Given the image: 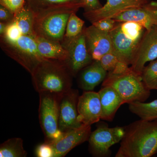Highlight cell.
<instances>
[{
    "mask_svg": "<svg viewBox=\"0 0 157 157\" xmlns=\"http://www.w3.org/2000/svg\"><path fill=\"white\" fill-rule=\"evenodd\" d=\"M26 0H0L1 5L9 9L14 15L21 10Z\"/></svg>",
    "mask_w": 157,
    "mask_h": 157,
    "instance_id": "28",
    "label": "cell"
},
{
    "mask_svg": "<svg viewBox=\"0 0 157 157\" xmlns=\"http://www.w3.org/2000/svg\"><path fill=\"white\" fill-rule=\"evenodd\" d=\"M98 93L102 108L101 119L112 121L118 109L124 104L122 100L115 90L109 86H102Z\"/></svg>",
    "mask_w": 157,
    "mask_h": 157,
    "instance_id": "19",
    "label": "cell"
},
{
    "mask_svg": "<svg viewBox=\"0 0 157 157\" xmlns=\"http://www.w3.org/2000/svg\"><path fill=\"white\" fill-rule=\"evenodd\" d=\"M72 13L69 11H53L35 14V36L61 43Z\"/></svg>",
    "mask_w": 157,
    "mask_h": 157,
    "instance_id": "7",
    "label": "cell"
},
{
    "mask_svg": "<svg viewBox=\"0 0 157 157\" xmlns=\"http://www.w3.org/2000/svg\"><path fill=\"white\" fill-rule=\"evenodd\" d=\"M156 13H157V11H156Z\"/></svg>",
    "mask_w": 157,
    "mask_h": 157,
    "instance_id": "35",
    "label": "cell"
},
{
    "mask_svg": "<svg viewBox=\"0 0 157 157\" xmlns=\"http://www.w3.org/2000/svg\"><path fill=\"white\" fill-rule=\"evenodd\" d=\"M84 30L87 50L94 60L100 61L106 54L112 52L109 32L101 30L93 25Z\"/></svg>",
    "mask_w": 157,
    "mask_h": 157,
    "instance_id": "15",
    "label": "cell"
},
{
    "mask_svg": "<svg viewBox=\"0 0 157 157\" xmlns=\"http://www.w3.org/2000/svg\"><path fill=\"white\" fill-rule=\"evenodd\" d=\"M22 35L20 29L17 24L13 21L12 22L8 24L5 34L2 36L9 41H16Z\"/></svg>",
    "mask_w": 157,
    "mask_h": 157,
    "instance_id": "26",
    "label": "cell"
},
{
    "mask_svg": "<svg viewBox=\"0 0 157 157\" xmlns=\"http://www.w3.org/2000/svg\"><path fill=\"white\" fill-rule=\"evenodd\" d=\"M77 120L83 124L90 125L101 119L102 108L98 92L84 91L78 98Z\"/></svg>",
    "mask_w": 157,
    "mask_h": 157,
    "instance_id": "14",
    "label": "cell"
},
{
    "mask_svg": "<svg viewBox=\"0 0 157 157\" xmlns=\"http://www.w3.org/2000/svg\"><path fill=\"white\" fill-rule=\"evenodd\" d=\"M14 15L9 9L1 5L0 6V20L2 22L9 24L14 19Z\"/></svg>",
    "mask_w": 157,
    "mask_h": 157,
    "instance_id": "31",
    "label": "cell"
},
{
    "mask_svg": "<svg viewBox=\"0 0 157 157\" xmlns=\"http://www.w3.org/2000/svg\"><path fill=\"white\" fill-rule=\"evenodd\" d=\"M100 62L103 68L108 72L114 70L119 60L114 54L109 52L102 57Z\"/></svg>",
    "mask_w": 157,
    "mask_h": 157,
    "instance_id": "27",
    "label": "cell"
},
{
    "mask_svg": "<svg viewBox=\"0 0 157 157\" xmlns=\"http://www.w3.org/2000/svg\"><path fill=\"white\" fill-rule=\"evenodd\" d=\"M90 125L83 124L65 132L57 140L48 143L52 147L53 157H64L76 147L88 141L91 133Z\"/></svg>",
    "mask_w": 157,
    "mask_h": 157,
    "instance_id": "13",
    "label": "cell"
},
{
    "mask_svg": "<svg viewBox=\"0 0 157 157\" xmlns=\"http://www.w3.org/2000/svg\"><path fill=\"white\" fill-rule=\"evenodd\" d=\"M124 133V127L99 126L90 135L88 140L90 153L94 157L110 156V147L121 141Z\"/></svg>",
    "mask_w": 157,
    "mask_h": 157,
    "instance_id": "8",
    "label": "cell"
},
{
    "mask_svg": "<svg viewBox=\"0 0 157 157\" xmlns=\"http://www.w3.org/2000/svg\"><path fill=\"white\" fill-rule=\"evenodd\" d=\"M37 48L42 57L65 61L67 58V51L61 43L35 36Z\"/></svg>",
    "mask_w": 157,
    "mask_h": 157,
    "instance_id": "20",
    "label": "cell"
},
{
    "mask_svg": "<svg viewBox=\"0 0 157 157\" xmlns=\"http://www.w3.org/2000/svg\"><path fill=\"white\" fill-rule=\"evenodd\" d=\"M31 75L39 93L48 91L62 95L72 88L73 76L63 61L44 58Z\"/></svg>",
    "mask_w": 157,
    "mask_h": 157,
    "instance_id": "2",
    "label": "cell"
},
{
    "mask_svg": "<svg viewBox=\"0 0 157 157\" xmlns=\"http://www.w3.org/2000/svg\"><path fill=\"white\" fill-rule=\"evenodd\" d=\"M117 23L113 18H109L100 20L92 25L101 30L109 32L115 27Z\"/></svg>",
    "mask_w": 157,
    "mask_h": 157,
    "instance_id": "29",
    "label": "cell"
},
{
    "mask_svg": "<svg viewBox=\"0 0 157 157\" xmlns=\"http://www.w3.org/2000/svg\"><path fill=\"white\" fill-rule=\"evenodd\" d=\"M141 76L149 90H155L157 85V59L151 61L147 66L144 67Z\"/></svg>",
    "mask_w": 157,
    "mask_h": 157,
    "instance_id": "25",
    "label": "cell"
},
{
    "mask_svg": "<svg viewBox=\"0 0 157 157\" xmlns=\"http://www.w3.org/2000/svg\"><path fill=\"white\" fill-rule=\"evenodd\" d=\"M27 153L23 147V141L19 137L11 138L0 146L1 157H26Z\"/></svg>",
    "mask_w": 157,
    "mask_h": 157,
    "instance_id": "23",
    "label": "cell"
},
{
    "mask_svg": "<svg viewBox=\"0 0 157 157\" xmlns=\"http://www.w3.org/2000/svg\"><path fill=\"white\" fill-rule=\"evenodd\" d=\"M84 3V12L94 11L103 7L99 0H83Z\"/></svg>",
    "mask_w": 157,
    "mask_h": 157,
    "instance_id": "32",
    "label": "cell"
},
{
    "mask_svg": "<svg viewBox=\"0 0 157 157\" xmlns=\"http://www.w3.org/2000/svg\"><path fill=\"white\" fill-rule=\"evenodd\" d=\"M155 90H157V86H156V88H155Z\"/></svg>",
    "mask_w": 157,
    "mask_h": 157,
    "instance_id": "34",
    "label": "cell"
},
{
    "mask_svg": "<svg viewBox=\"0 0 157 157\" xmlns=\"http://www.w3.org/2000/svg\"><path fill=\"white\" fill-rule=\"evenodd\" d=\"M79 73L78 87L84 91H93L98 85L103 82L108 72L103 68L100 61L94 60Z\"/></svg>",
    "mask_w": 157,
    "mask_h": 157,
    "instance_id": "18",
    "label": "cell"
},
{
    "mask_svg": "<svg viewBox=\"0 0 157 157\" xmlns=\"http://www.w3.org/2000/svg\"><path fill=\"white\" fill-rule=\"evenodd\" d=\"M1 47L11 59L30 74L44 59L39 53L34 37L22 35L16 41L1 37Z\"/></svg>",
    "mask_w": 157,
    "mask_h": 157,
    "instance_id": "5",
    "label": "cell"
},
{
    "mask_svg": "<svg viewBox=\"0 0 157 157\" xmlns=\"http://www.w3.org/2000/svg\"><path fill=\"white\" fill-rule=\"evenodd\" d=\"M39 119L45 137L51 143L59 138L63 132L59 128V101L62 95L48 91L39 93Z\"/></svg>",
    "mask_w": 157,
    "mask_h": 157,
    "instance_id": "6",
    "label": "cell"
},
{
    "mask_svg": "<svg viewBox=\"0 0 157 157\" xmlns=\"http://www.w3.org/2000/svg\"><path fill=\"white\" fill-rule=\"evenodd\" d=\"M152 0H107L101 9L83 13L88 21L93 23L105 18H112L124 11L146 6Z\"/></svg>",
    "mask_w": 157,
    "mask_h": 157,
    "instance_id": "12",
    "label": "cell"
},
{
    "mask_svg": "<svg viewBox=\"0 0 157 157\" xmlns=\"http://www.w3.org/2000/svg\"><path fill=\"white\" fill-rule=\"evenodd\" d=\"M78 90L71 88L61 96L59 101V128L62 132L79 128L82 124L77 120Z\"/></svg>",
    "mask_w": 157,
    "mask_h": 157,
    "instance_id": "11",
    "label": "cell"
},
{
    "mask_svg": "<svg viewBox=\"0 0 157 157\" xmlns=\"http://www.w3.org/2000/svg\"><path fill=\"white\" fill-rule=\"evenodd\" d=\"M146 30L137 23L117 22L109 32L112 41V53L120 62L132 64L136 50Z\"/></svg>",
    "mask_w": 157,
    "mask_h": 157,
    "instance_id": "3",
    "label": "cell"
},
{
    "mask_svg": "<svg viewBox=\"0 0 157 157\" xmlns=\"http://www.w3.org/2000/svg\"><path fill=\"white\" fill-rule=\"evenodd\" d=\"M36 156L38 157H53V151L50 144L47 142L39 145L36 148Z\"/></svg>",
    "mask_w": 157,
    "mask_h": 157,
    "instance_id": "30",
    "label": "cell"
},
{
    "mask_svg": "<svg viewBox=\"0 0 157 157\" xmlns=\"http://www.w3.org/2000/svg\"><path fill=\"white\" fill-rule=\"evenodd\" d=\"M157 2L152 1L143 7L127 10L112 18L117 22L137 23L148 30L157 25Z\"/></svg>",
    "mask_w": 157,
    "mask_h": 157,
    "instance_id": "16",
    "label": "cell"
},
{
    "mask_svg": "<svg viewBox=\"0 0 157 157\" xmlns=\"http://www.w3.org/2000/svg\"><path fill=\"white\" fill-rule=\"evenodd\" d=\"M35 14L26 2L24 6L14 15V21L22 33V35L34 37V24Z\"/></svg>",
    "mask_w": 157,
    "mask_h": 157,
    "instance_id": "21",
    "label": "cell"
},
{
    "mask_svg": "<svg viewBox=\"0 0 157 157\" xmlns=\"http://www.w3.org/2000/svg\"><path fill=\"white\" fill-rule=\"evenodd\" d=\"M7 25L8 24L6 23L2 22V21L0 22V35H1V36H3L5 34Z\"/></svg>",
    "mask_w": 157,
    "mask_h": 157,
    "instance_id": "33",
    "label": "cell"
},
{
    "mask_svg": "<svg viewBox=\"0 0 157 157\" xmlns=\"http://www.w3.org/2000/svg\"><path fill=\"white\" fill-rule=\"evenodd\" d=\"M157 59V25L145 31L137 47L130 68L141 76L145 64Z\"/></svg>",
    "mask_w": 157,
    "mask_h": 157,
    "instance_id": "10",
    "label": "cell"
},
{
    "mask_svg": "<svg viewBox=\"0 0 157 157\" xmlns=\"http://www.w3.org/2000/svg\"><path fill=\"white\" fill-rule=\"evenodd\" d=\"M84 23V21L78 17L76 13H72L68 19L63 40L73 39L78 36L83 30Z\"/></svg>",
    "mask_w": 157,
    "mask_h": 157,
    "instance_id": "24",
    "label": "cell"
},
{
    "mask_svg": "<svg viewBox=\"0 0 157 157\" xmlns=\"http://www.w3.org/2000/svg\"><path fill=\"white\" fill-rule=\"evenodd\" d=\"M102 86H109L117 93L123 104L135 101L144 102L151 94V90L146 87L141 76L129 67L123 73L108 72L102 82Z\"/></svg>",
    "mask_w": 157,
    "mask_h": 157,
    "instance_id": "4",
    "label": "cell"
},
{
    "mask_svg": "<svg viewBox=\"0 0 157 157\" xmlns=\"http://www.w3.org/2000/svg\"><path fill=\"white\" fill-rule=\"evenodd\" d=\"M26 2L35 14L53 11L76 13L85 6L83 0H26Z\"/></svg>",
    "mask_w": 157,
    "mask_h": 157,
    "instance_id": "17",
    "label": "cell"
},
{
    "mask_svg": "<svg viewBox=\"0 0 157 157\" xmlns=\"http://www.w3.org/2000/svg\"><path fill=\"white\" fill-rule=\"evenodd\" d=\"M128 109L141 119L149 121L157 120V99L148 103L132 102L128 104Z\"/></svg>",
    "mask_w": 157,
    "mask_h": 157,
    "instance_id": "22",
    "label": "cell"
},
{
    "mask_svg": "<svg viewBox=\"0 0 157 157\" xmlns=\"http://www.w3.org/2000/svg\"><path fill=\"white\" fill-rule=\"evenodd\" d=\"M124 128L115 157H151L157 153V120L140 119Z\"/></svg>",
    "mask_w": 157,
    "mask_h": 157,
    "instance_id": "1",
    "label": "cell"
},
{
    "mask_svg": "<svg viewBox=\"0 0 157 157\" xmlns=\"http://www.w3.org/2000/svg\"><path fill=\"white\" fill-rule=\"evenodd\" d=\"M61 44L68 53L67 58L64 62L73 77L77 76L82 69L94 61L86 47L84 28L78 36L63 40Z\"/></svg>",
    "mask_w": 157,
    "mask_h": 157,
    "instance_id": "9",
    "label": "cell"
}]
</instances>
